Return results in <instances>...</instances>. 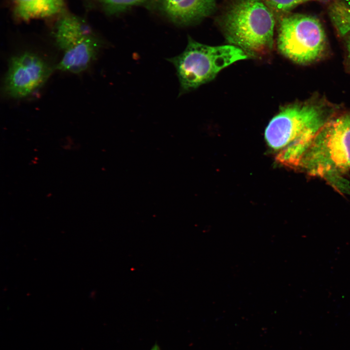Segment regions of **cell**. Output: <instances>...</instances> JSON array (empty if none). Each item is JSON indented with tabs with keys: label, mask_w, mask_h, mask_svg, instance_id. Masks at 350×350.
Wrapping results in <instances>:
<instances>
[{
	"label": "cell",
	"mask_w": 350,
	"mask_h": 350,
	"mask_svg": "<svg viewBox=\"0 0 350 350\" xmlns=\"http://www.w3.org/2000/svg\"><path fill=\"white\" fill-rule=\"evenodd\" d=\"M151 350H159L158 346H154Z\"/></svg>",
	"instance_id": "cell-15"
},
{
	"label": "cell",
	"mask_w": 350,
	"mask_h": 350,
	"mask_svg": "<svg viewBox=\"0 0 350 350\" xmlns=\"http://www.w3.org/2000/svg\"><path fill=\"white\" fill-rule=\"evenodd\" d=\"M326 43L323 28L315 18L294 14L280 19L278 48L291 60L302 64L316 60L322 54Z\"/></svg>",
	"instance_id": "cell-5"
},
{
	"label": "cell",
	"mask_w": 350,
	"mask_h": 350,
	"mask_svg": "<svg viewBox=\"0 0 350 350\" xmlns=\"http://www.w3.org/2000/svg\"><path fill=\"white\" fill-rule=\"evenodd\" d=\"M16 16L20 20L51 17L62 11L64 0H13Z\"/></svg>",
	"instance_id": "cell-10"
},
{
	"label": "cell",
	"mask_w": 350,
	"mask_h": 350,
	"mask_svg": "<svg viewBox=\"0 0 350 350\" xmlns=\"http://www.w3.org/2000/svg\"><path fill=\"white\" fill-rule=\"evenodd\" d=\"M347 48H348V50L349 57V59H350V34L349 35L348 40H347Z\"/></svg>",
	"instance_id": "cell-14"
},
{
	"label": "cell",
	"mask_w": 350,
	"mask_h": 350,
	"mask_svg": "<svg viewBox=\"0 0 350 350\" xmlns=\"http://www.w3.org/2000/svg\"><path fill=\"white\" fill-rule=\"evenodd\" d=\"M331 20L339 35L350 34V0H334L329 7Z\"/></svg>",
	"instance_id": "cell-11"
},
{
	"label": "cell",
	"mask_w": 350,
	"mask_h": 350,
	"mask_svg": "<svg viewBox=\"0 0 350 350\" xmlns=\"http://www.w3.org/2000/svg\"><path fill=\"white\" fill-rule=\"evenodd\" d=\"M101 47L100 40L92 34L79 44L64 51L55 69L80 73L89 68L96 59Z\"/></svg>",
	"instance_id": "cell-8"
},
{
	"label": "cell",
	"mask_w": 350,
	"mask_h": 350,
	"mask_svg": "<svg viewBox=\"0 0 350 350\" xmlns=\"http://www.w3.org/2000/svg\"><path fill=\"white\" fill-rule=\"evenodd\" d=\"M272 12L280 14L287 13L297 5L310 0H262Z\"/></svg>",
	"instance_id": "cell-12"
},
{
	"label": "cell",
	"mask_w": 350,
	"mask_h": 350,
	"mask_svg": "<svg viewBox=\"0 0 350 350\" xmlns=\"http://www.w3.org/2000/svg\"><path fill=\"white\" fill-rule=\"evenodd\" d=\"M248 57L234 45L209 46L189 37L182 52L167 60L175 69L181 95L211 81L232 63Z\"/></svg>",
	"instance_id": "cell-3"
},
{
	"label": "cell",
	"mask_w": 350,
	"mask_h": 350,
	"mask_svg": "<svg viewBox=\"0 0 350 350\" xmlns=\"http://www.w3.org/2000/svg\"><path fill=\"white\" fill-rule=\"evenodd\" d=\"M221 23L228 41L247 55H264L271 50L275 18L262 0H233Z\"/></svg>",
	"instance_id": "cell-2"
},
{
	"label": "cell",
	"mask_w": 350,
	"mask_h": 350,
	"mask_svg": "<svg viewBox=\"0 0 350 350\" xmlns=\"http://www.w3.org/2000/svg\"><path fill=\"white\" fill-rule=\"evenodd\" d=\"M93 34L81 18L72 14L63 15L56 23L54 37L58 47L65 51Z\"/></svg>",
	"instance_id": "cell-9"
},
{
	"label": "cell",
	"mask_w": 350,
	"mask_h": 350,
	"mask_svg": "<svg viewBox=\"0 0 350 350\" xmlns=\"http://www.w3.org/2000/svg\"><path fill=\"white\" fill-rule=\"evenodd\" d=\"M289 167L325 179L342 193L350 194L345 176L350 170V112L332 118L307 141L286 153Z\"/></svg>",
	"instance_id": "cell-1"
},
{
	"label": "cell",
	"mask_w": 350,
	"mask_h": 350,
	"mask_svg": "<svg viewBox=\"0 0 350 350\" xmlns=\"http://www.w3.org/2000/svg\"><path fill=\"white\" fill-rule=\"evenodd\" d=\"M105 9L111 13L124 10L140 4L145 0H97Z\"/></svg>",
	"instance_id": "cell-13"
},
{
	"label": "cell",
	"mask_w": 350,
	"mask_h": 350,
	"mask_svg": "<svg viewBox=\"0 0 350 350\" xmlns=\"http://www.w3.org/2000/svg\"><path fill=\"white\" fill-rule=\"evenodd\" d=\"M333 109L321 101H310L283 107L265 130L268 146L278 152L312 137L329 120Z\"/></svg>",
	"instance_id": "cell-4"
},
{
	"label": "cell",
	"mask_w": 350,
	"mask_h": 350,
	"mask_svg": "<svg viewBox=\"0 0 350 350\" xmlns=\"http://www.w3.org/2000/svg\"><path fill=\"white\" fill-rule=\"evenodd\" d=\"M157 6L172 22L188 25L210 15L216 0H154Z\"/></svg>",
	"instance_id": "cell-7"
},
{
	"label": "cell",
	"mask_w": 350,
	"mask_h": 350,
	"mask_svg": "<svg viewBox=\"0 0 350 350\" xmlns=\"http://www.w3.org/2000/svg\"><path fill=\"white\" fill-rule=\"evenodd\" d=\"M53 67L41 56L25 52L9 59L3 83V93L13 99L25 98L42 86L49 78Z\"/></svg>",
	"instance_id": "cell-6"
}]
</instances>
